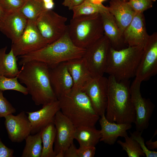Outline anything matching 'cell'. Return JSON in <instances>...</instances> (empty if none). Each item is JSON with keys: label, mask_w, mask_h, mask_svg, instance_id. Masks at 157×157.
<instances>
[{"label": "cell", "mask_w": 157, "mask_h": 157, "mask_svg": "<svg viewBox=\"0 0 157 157\" xmlns=\"http://www.w3.org/2000/svg\"><path fill=\"white\" fill-rule=\"evenodd\" d=\"M157 73V33L149 35L143 47L135 78L141 82L148 80Z\"/></svg>", "instance_id": "obj_11"}, {"label": "cell", "mask_w": 157, "mask_h": 157, "mask_svg": "<svg viewBox=\"0 0 157 157\" xmlns=\"http://www.w3.org/2000/svg\"><path fill=\"white\" fill-rule=\"evenodd\" d=\"M72 78V88L82 90L93 78L83 57L65 62Z\"/></svg>", "instance_id": "obj_20"}, {"label": "cell", "mask_w": 157, "mask_h": 157, "mask_svg": "<svg viewBox=\"0 0 157 157\" xmlns=\"http://www.w3.org/2000/svg\"><path fill=\"white\" fill-rule=\"evenodd\" d=\"M49 74L51 83L58 99L72 89L73 80L65 62L49 68Z\"/></svg>", "instance_id": "obj_18"}, {"label": "cell", "mask_w": 157, "mask_h": 157, "mask_svg": "<svg viewBox=\"0 0 157 157\" xmlns=\"http://www.w3.org/2000/svg\"><path fill=\"white\" fill-rule=\"evenodd\" d=\"M44 7L47 10H52L54 6L53 0H42Z\"/></svg>", "instance_id": "obj_40"}, {"label": "cell", "mask_w": 157, "mask_h": 157, "mask_svg": "<svg viewBox=\"0 0 157 157\" xmlns=\"http://www.w3.org/2000/svg\"><path fill=\"white\" fill-rule=\"evenodd\" d=\"M157 130L155 131L154 133L149 140L147 141L145 143L147 148L149 150L157 149V141H153L152 139L157 134Z\"/></svg>", "instance_id": "obj_39"}, {"label": "cell", "mask_w": 157, "mask_h": 157, "mask_svg": "<svg viewBox=\"0 0 157 157\" xmlns=\"http://www.w3.org/2000/svg\"><path fill=\"white\" fill-rule=\"evenodd\" d=\"M67 17L60 15L52 10H45L35 21L37 28L48 44L62 37L67 31Z\"/></svg>", "instance_id": "obj_7"}, {"label": "cell", "mask_w": 157, "mask_h": 157, "mask_svg": "<svg viewBox=\"0 0 157 157\" xmlns=\"http://www.w3.org/2000/svg\"><path fill=\"white\" fill-rule=\"evenodd\" d=\"M58 100L60 110L76 128L94 126L100 118L82 90L72 88Z\"/></svg>", "instance_id": "obj_4"}, {"label": "cell", "mask_w": 157, "mask_h": 157, "mask_svg": "<svg viewBox=\"0 0 157 157\" xmlns=\"http://www.w3.org/2000/svg\"><path fill=\"white\" fill-rule=\"evenodd\" d=\"M67 31L73 43L85 49L104 35L101 15L97 13L72 17Z\"/></svg>", "instance_id": "obj_6"}, {"label": "cell", "mask_w": 157, "mask_h": 157, "mask_svg": "<svg viewBox=\"0 0 157 157\" xmlns=\"http://www.w3.org/2000/svg\"><path fill=\"white\" fill-rule=\"evenodd\" d=\"M85 49L73 43L67 31L56 41L37 51L19 56L20 60L18 64L22 66L27 62L36 61L45 63L51 68L61 63L82 57Z\"/></svg>", "instance_id": "obj_3"}, {"label": "cell", "mask_w": 157, "mask_h": 157, "mask_svg": "<svg viewBox=\"0 0 157 157\" xmlns=\"http://www.w3.org/2000/svg\"></svg>", "instance_id": "obj_45"}, {"label": "cell", "mask_w": 157, "mask_h": 157, "mask_svg": "<svg viewBox=\"0 0 157 157\" xmlns=\"http://www.w3.org/2000/svg\"><path fill=\"white\" fill-rule=\"evenodd\" d=\"M64 157H78L77 149L72 143L65 151Z\"/></svg>", "instance_id": "obj_38"}, {"label": "cell", "mask_w": 157, "mask_h": 157, "mask_svg": "<svg viewBox=\"0 0 157 157\" xmlns=\"http://www.w3.org/2000/svg\"><path fill=\"white\" fill-rule=\"evenodd\" d=\"M108 79L103 76L93 78L82 90L100 116L105 114L107 104Z\"/></svg>", "instance_id": "obj_12"}, {"label": "cell", "mask_w": 157, "mask_h": 157, "mask_svg": "<svg viewBox=\"0 0 157 157\" xmlns=\"http://www.w3.org/2000/svg\"><path fill=\"white\" fill-rule=\"evenodd\" d=\"M156 0H129V3L137 13H143L147 9L151 8Z\"/></svg>", "instance_id": "obj_32"}, {"label": "cell", "mask_w": 157, "mask_h": 157, "mask_svg": "<svg viewBox=\"0 0 157 157\" xmlns=\"http://www.w3.org/2000/svg\"><path fill=\"white\" fill-rule=\"evenodd\" d=\"M4 117L8 138L12 142H21L31 134V124L24 111L16 115H8Z\"/></svg>", "instance_id": "obj_14"}, {"label": "cell", "mask_w": 157, "mask_h": 157, "mask_svg": "<svg viewBox=\"0 0 157 157\" xmlns=\"http://www.w3.org/2000/svg\"><path fill=\"white\" fill-rule=\"evenodd\" d=\"M145 24L143 13H136L123 33L125 44L128 46H139L143 47L149 36L147 32Z\"/></svg>", "instance_id": "obj_16"}, {"label": "cell", "mask_w": 157, "mask_h": 157, "mask_svg": "<svg viewBox=\"0 0 157 157\" xmlns=\"http://www.w3.org/2000/svg\"><path fill=\"white\" fill-rule=\"evenodd\" d=\"M143 48L139 46H128L117 50L111 47L105 73L118 81H128L135 76Z\"/></svg>", "instance_id": "obj_5"}, {"label": "cell", "mask_w": 157, "mask_h": 157, "mask_svg": "<svg viewBox=\"0 0 157 157\" xmlns=\"http://www.w3.org/2000/svg\"><path fill=\"white\" fill-rule=\"evenodd\" d=\"M100 130L94 126H83L76 127L74 139L80 146L95 147L101 138Z\"/></svg>", "instance_id": "obj_24"}, {"label": "cell", "mask_w": 157, "mask_h": 157, "mask_svg": "<svg viewBox=\"0 0 157 157\" xmlns=\"http://www.w3.org/2000/svg\"><path fill=\"white\" fill-rule=\"evenodd\" d=\"M14 150L6 146L0 138V157H13Z\"/></svg>", "instance_id": "obj_36"}, {"label": "cell", "mask_w": 157, "mask_h": 157, "mask_svg": "<svg viewBox=\"0 0 157 157\" xmlns=\"http://www.w3.org/2000/svg\"><path fill=\"white\" fill-rule=\"evenodd\" d=\"M17 76L10 78L0 75V90H14L18 91L24 95L28 94L26 88L22 85L18 80Z\"/></svg>", "instance_id": "obj_30"}, {"label": "cell", "mask_w": 157, "mask_h": 157, "mask_svg": "<svg viewBox=\"0 0 157 157\" xmlns=\"http://www.w3.org/2000/svg\"><path fill=\"white\" fill-rule=\"evenodd\" d=\"M48 44L42 36L35 22L28 20L26 27L18 40L12 43L11 49L16 56L37 51Z\"/></svg>", "instance_id": "obj_9"}, {"label": "cell", "mask_w": 157, "mask_h": 157, "mask_svg": "<svg viewBox=\"0 0 157 157\" xmlns=\"http://www.w3.org/2000/svg\"><path fill=\"white\" fill-rule=\"evenodd\" d=\"M36 0L38 1H42V0Z\"/></svg>", "instance_id": "obj_42"}, {"label": "cell", "mask_w": 157, "mask_h": 157, "mask_svg": "<svg viewBox=\"0 0 157 157\" xmlns=\"http://www.w3.org/2000/svg\"><path fill=\"white\" fill-rule=\"evenodd\" d=\"M59 110V101L57 99L43 105L42 108L37 111L26 112L31 126V134L38 133L49 124L53 123L56 114Z\"/></svg>", "instance_id": "obj_15"}, {"label": "cell", "mask_w": 157, "mask_h": 157, "mask_svg": "<svg viewBox=\"0 0 157 157\" xmlns=\"http://www.w3.org/2000/svg\"></svg>", "instance_id": "obj_44"}, {"label": "cell", "mask_w": 157, "mask_h": 157, "mask_svg": "<svg viewBox=\"0 0 157 157\" xmlns=\"http://www.w3.org/2000/svg\"><path fill=\"white\" fill-rule=\"evenodd\" d=\"M54 123L56 129L54 152L56 155L59 153L64 154L65 151L73 142L76 127L60 110L56 114Z\"/></svg>", "instance_id": "obj_13"}, {"label": "cell", "mask_w": 157, "mask_h": 157, "mask_svg": "<svg viewBox=\"0 0 157 157\" xmlns=\"http://www.w3.org/2000/svg\"><path fill=\"white\" fill-rule=\"evenodd\" d=\"M105 115L100 116L99 120L101 127L100 141L112 145L119 137L124 138L128 135L127 131L131 128L132 124L111 122L106 119Z\"/></svg>", "instance_id": "obj_19"}, {"label": "cell", "mask_w": 157, "mask_h": 157, "mask_svg": "<svg viewBox=\"0 0 157 157\" xmlns=\"http://www.w3.org/2000/svg\"><path fill=\"white\" fill-rule=\"evenodd\" d=\"M107 7L108 11L114 17L123 34L136 13L128 0H111L109 6Z\"/></svg>", "instance_id": "obj_21"}, {"label": "cell", "mask_w": 157, "mask_h": 157, "mask_svg": "<svg viewBox=\"0 0 157 157\" xmlns=\"http://www.w3.org/2000/svg\"><path fill=\"white\" fill-rule=\"evenodd\" d=\"M16 112V109L3 96L2 91L0 90V117Z\"/></svg>", "instance_id": "obj_34"}, {"label": "cell", "mask_w": 157, "mask_h": 157, "mask_svg": "<svg viewBox=\"0 0 157 157\" xmlns=\"http://www.w3.org/2000/svg\"><path fill=\"white\" fill-rule=\"evenodd\" d=\"M6 46L0 49V75L13 78L17 76L20 70L17 64V59L11 49L6 53Z\"/></svg>", "instance_id": "obj_23"}, {"label": "cell", "mask_w": 157, "mask_h": 157, "mask_svg": "<svg viewBox=\"0 0 157 157\" xmlns=\"http://www.w3.org/2000/svg\"><path fill=\"white\" fill-rule=\"evenodd\" d=\"M17 76L24 84L35 105H43L58 99L50 79L49 67L44 63L32 61L24 63Z\"/></svg>", "instance_id": "obj_1"}, {"label": "cell", "mask_w": 157, "mask_h": 157, "mask_svg": "<svg viewBox=\"0 0 157 157\" xmlns=\"http://www.w3.org/2000/svg\"><path fill=\"white\" fill-rule=\"evenodd\" d=\"M85 0H64L62 4L67 7L69 10H72L76 6L82 3Z\"/></svg>", "instance_id": "obj_37"}, {"label": "cell", "mask_w": 157, "mask_h": 157, "mask_svg": "<svg viewBox=\"0 0 157 157\" xmlns=\"http://www.w3.org/2000/svg\"><path fill=\"white\" fill-rule=\"evenodd\" d=\"M25 145L21 157H41L43 146L40 131L30 134L25 140Z\"/></svg>", "instance_id": "obj_26"}, {"label": "cell", "mask_w": 157, "mask_h": 157, "mask_svg": "<svg viewBox=\"0 0 157 157\" xmlns=\"http://www.w3.org/2000/svg\"><path fill=\"white\" fill-rule=\"evenodd\" d=\"M5 13L2 10L0 5V19H2Z\"/></svg>", "instance_id": "obj_41"}, {"label": "cell", "mask_w": 157, "mask_h": 157, "mask_svg": "<svg viewBox=\"0 0 157 157\" xmlns=\"http://www.w3.org/2000/svg\"><path fill=\"white\" fill-rule=\"evenodd\" d=\"M111 47L109 40L104 35L86 49L82 57L93 78L102 76L105 73Z\"/></svg>", "instance_id": "obj_8"}, {"label": "cell", "mask_w": 157, "mask_h": 157, "mask_svg": "<svg viewBox=\"0 0 157 157\" xmlns=\"http://www.w3.org/2000/svg\"><path fill=\"white\" fill-rule=\"evenodd\" d=\"M40 132L43 146L41 157H55L53 148L56 137L54 122L43 128Z\"/></svg>", "instance_id": "obj_25"}, {"label": "cell", "mask_w": 157, "mask_h": 157, "mask_svg": "<svg viewBox=\"0 0 157 157\" xmlns=\"http://www.w3.org/2000/svg\"><path fill=\"white\" fill-rule=\"evenodd\" d=\"M141 83L135 78L130 86V90L131 101L135 111L136 129L142 132L149 126L155 106L149 99L142 97L140 90Z\"/></svg>", "instance_id": "obj_10"}, {"label": "cell", "mask_w": 157, "mask_h": 157, "mask_svg": "<svg viewBox=\"0 0 157 157\" xmlns=\"http://www.w3.org/2000/svg\"><path fill=\"white\" fill-rule=\"evenodd\" d=\"M22 0L25 1L26 0Z\"/></svg>", "instance_id": "obj_43"}, {"label": "cell", "mask_w": 157, "mask_h": 157, "mask_svg": "<svg viewBox=\"0 0 157 157\" xmlns=\"http://www.w3.org/2000/svg\"><path fill=\"white\" fill-rule=\"evenodd\" d=\"M96 150L95 147L80 146L77 149L78 157H93Z\"/></svg>", "instance_id": "obj_35"}, {"label": "cell", "mask_w": 157, "mask_h": 157, "mask_svg": "<svg viewBox=\"0 0 157 157\" xmlns=\"http://www.w3.org/2000/svg\"></svg>", "instance_id": "obj_46"}, {"label": "cell", "mask_w": 157, "mask_h": 157, "mask_svg": "<svg viewBox=\"0 0 157 157\" xmlns=\"http://www.w3.org/2000/svg\"><path fill=\"white\" fill-rule=\"evenodd\" d=\"M73 18L100 14L108 10V7L102 3H96L90 0H85L82 3L74 8Z\"/></svg>", "instance_id": "obj_27"}, {"label": "cell", "mask_w": 157, "mask_h": 157, "mask_svg": "<svg viewBox=\"0 0 157 157\" xmlns=\"http://www.w3.org/2000/svg\"><path fill=\"white\" fill-rule=\"evenodd\" d=\"M104 35L109 40L111 47L117 50L122 49L125 44L123 34L113 16L108 10L100 14Z\"/></svg>", "instance_id": "obj_22"}, {"label": "cell", "mask_w": 157, "mask_h": 157, "mask_svg": "<svg viewBox=\"0 0 157 157\" xmlns=\"http://www.w3.org/2000/svg\"><path fill=\"white\" fill-rule=\"evenodd\" d=\"M108 79L106 118L112 122L135 124L136 113L131 99L129 80L118 81L111 76Z\"/></svg>", "instance_id": "obj_2"}, {"label": "cell", "mask_w": 157, "mask_h": 157, "mask_svg": "<svg viewBox=\"0 0 157 157\" xmlns=\"http://www.w3.org/2000/svg\"><path fill=\"white\" fill-rule=\"evenodd\" d=\"M124 138V142L120 140L117 143L122 147L123 150L125 151L129 157H140L145 156L138 142L131 136L128 135Z\"/></svg>", "instance_id": "obj_29"}, {"label": "cell", "mask_w": 157, "mask_h": 157, "mask_svg": "<svg viewBox=\"0 0 157 157\" xmlns=\"http://www.w3.org/2000/svg\"><path fill=\"white\" fill-rule=\"evenodd\" d=\"M45 10L42 1L26 0L19 11L27 20L35 22L40 15Z\"/></svg>", "instance_id": "obj_28"}, {"label": "cell", "mask_w": 157, "mask_h": 157, "mask_svg": "<svg viewBox=\"0 0 157 157\" xmlns=\"http://www.w3.org/2000/svg\"><path fill=\"white\" fill-rule=\"evenodd\" d=\"M142 133L137 130L133 132H130L131 136L138 142L146 157H157V152L149 150L147 148L144 143V139L142 135Z\"/></svg>", "instance_id": "obj_31"}, {"label": "cell", "mask_w": 157, "mask_h": 157, "mask_svg": "<svg viewBox=\"0 0 157 157\" xmlns=\"http://www.w3.org/2000/svg\"><path fill=\"white\" fill-rule=\"evenodd\" d=\"M24 2L22 0H0V5L6 13L19 10Z\"/></svg>", "instance_id": "obj_33"}, {"label": "cell", "mask_w": 157, "mask_h": 157, "mask_svg": "<svg viewBox=\"0 0 157 157\" xmlns=\"http://www.w3.org/2000/svg\"><path fill=\"white\" fill-rule=\"evenodd\" d=\"M27 21L19 10L6 13L0 19V31L10 39L13 43L23 33Z\"/></svg>", "instance_id": "obj_17"}]
</instances>
